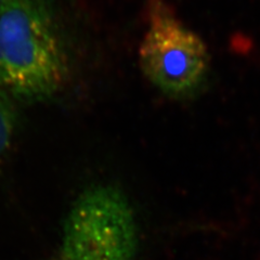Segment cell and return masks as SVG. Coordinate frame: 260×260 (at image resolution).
I'll return each mask as SVG.
<instances>
[{"mask_svg":"<svg viewBox=\"0 0 260 260\" xmlns=\"http://www.w3.org/2000/svg\"><path fill=\"white\" fill-rule=\"evenodd\" d=\"M68 55L48 0H6L0 7V93L40 102L60 92Z\"/></svg>","mask_w":260,"mask_h":260,"instance_id":"obj_1","label":"cell"},{"mask_svg":"<svg viewBox=\"0 0 260 260\" xmlns=\"http://www.w3.org/2000/svg\"><path fill=\"white\" fill-rule=\"evenodd\" d=\"M139 232L125 193L98 183L81 192L65 218L59 260H136Z\"/></svg>","mask_w":260,"mask_h":260,"instance_id":"obj_2","label":"cell"},{"mask_svg":"<svg viewBox=\"0 0 260 260\" xmlns=\"http://www.w3.org/2000/svg\"><path fill=\"white\" fill-rule=\"evenodd\" d=\"M149 15V26L139 48L140 69L162 94L175 100L190 99L208 77L207 46L160 0H152Z\"/></svg>","mask_w":260,"mask_h":260,"instance_id":"obj_3","label":"cell"},{"mask_svg":"<svg viewBox=\"0 0 260 260\" xmlns=\"http://www.w3.org/2000/svg\"><path fill=\"white\" fill-rule=\"evenodd\" d=\"M18 112L10 98L0 93V160L9 153L18 130Z\"/></svg>","mask_w":260,"mask_h":260,"instance_id":"obj_4","label":"cell"},{"mask_svg":"<svg viewBox=\"0 0 260 260\" xmlns=\"http://www.w3.org/2000/svg\"><path fill=\"white\" fill-rule=\"evenodd\" d=\"M6 0H0V7H2L4 4H5Z\"/></svg>","mask_w":260,"mask_h":260,"instance_id":"obj_5","label":"cell"},{"mask_svg":"<svg viewBox=\"0 0 260 260\" xmlns=\"http://www.w3.org/2000/svg\"><path fill=\"white\" fill-rule=\"evenodd\" d=\"M50 260H59V259H58V258H56V257H55V256H54V257H53V258H52V259H50Z\"/></svg>","mask_w":260,"mask_h":260,"instance_id":"obj_6","label":"cell"}]
</instances>
